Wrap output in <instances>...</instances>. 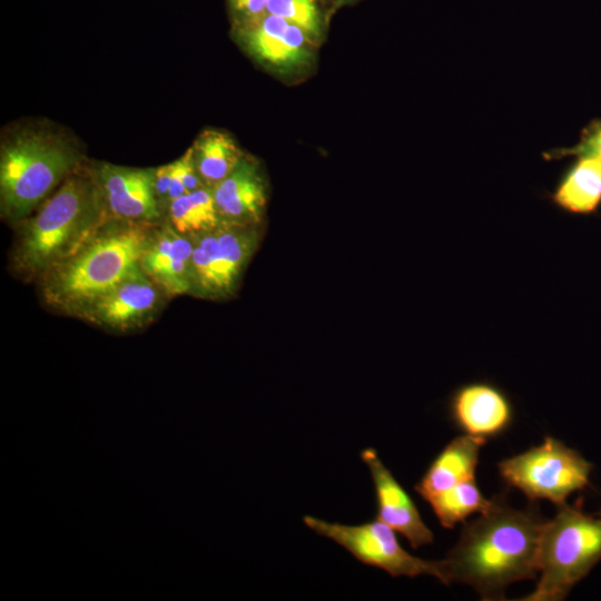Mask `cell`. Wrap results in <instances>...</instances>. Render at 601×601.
Listing matches in <instances>:
<instances>
[{"label": "cell", "mask_w": 601, "mask_h": 601, "mask_svg": "<svg viewBox=\"0 0 601 601\" xmlns=\"http://www.w3.org/2000/svg\"><path fill=\"white\" fill-rule=\"evenodd\" d=\"M167 299L140 267L91 302L77 318L109 332L128 333L148 326Z\"/></svg>", "instance_id": "9c48e42d"}, {"label": "cell", "mask_w": 601, "mask_h": 601, "mask_svg": "<svg viewBox=\"0 0 601 601\" xmlns=\"http://www.w3.org/2000/svg\"><path fill=\"white\" fill-rule=\"evenodd\" d=\"M154 225L106 220L81 247L38 280L43 303L58 313L77 317L91 302L140 268Z\"/></svg>", "instance_id": "3957f363"}, {"label": "cell", "mask_w": 601, "mask_h": 601, "mask_svg": "<svg viewBox=\"0 0 601 601\" xmlns=\"http://www.w3.org/2000/svg\"><path fill=\"white\" fill-rule=\"evenodd\" d=\"M239 24L266 13L267 0H229Z\"/></svg>", "instance_id": "603a6c76"}, {"label": "cell", "mask_w": 601, "mask_h": 601, "mask_svg": "<svg viewBox=\"0 0 601 601\" xmlns=\"http://www.w3.org/2000/svg\"><path fill=\"white\" fill-rule=\"evenodd\" d=\"M108 219L157 224L164 220L154 190V168L110 162L90 165Z\"/></svg>", "instance_id": "30bf717a"}, {"label": "cell", "mask_w": 601, "mask_h": 601, "mask_svg": "<svg viewBox=\"0 0 601 601\" xmlns=\"http://www.w3.org/2000/svg\"><path fill=\"white\" fill-rule=\"evenodd\" d=\"M552 200L570 213L594 211L601 204V160L577 158L554 190Z\"/></svg>", "instance_id": "e0dca14e"}, {"label": "cell", "mask_w": 601, "mask_h": 601, "mask_svg": "<svg viewBox=\"0 0 601 601\" xmlns=\"http://www.w3.org/2000/svg\"><path fill=\"white\" fill-rule=\"evenodd\" d=\"M545 521L532 508L518 510L492 499L447 553L452 581L472 587L483 600H503L511 583L536 578Z\"/></svg>", "instance_id": "6da1fadb"}, {"label": "cell", "mask_w": 601, "mask_h": 601, "mask_svg": "<svg viewBox=\"0 0 601 601\" xmlns=\"http://www.w3.org/2000/svg\"><path fill=\"white\" fill-rule=\"evenodd\" d=\"M76 141L49 127H20L2 136L0 214L16 226L85 165Z\"/></svg>", "instance_id": "277c9868"}, {"label": "cell", "mask_w": 601, "mask_h": 601, "mask_svg": "<svg viewBox=\"0 0 601 601\" xmlns=\"http://www.w3.org/2000/svg\"><path fill=\"white\" fill-rule=\"evenodd\" d=\"M450 414L464 434L487 439L502 434L513 420V407L506 394L484 382L457 388L450 401Z\"/></svg>", "instance_id": "5bb4252c"}, {"label": "cell", "mask_w": 601, "mask_h": 601, "mask_svg": "<svg viewBox=\"0 0 601 601\" xmlns=\"http://www.w3.org/2000/svg\"><path fill=\"white\" fill-rule=\"evenodd\" d=\"M190 237L194 245L190 295L215 300L234 295L258 246V226L220 224Z\"/></svg>", "instance_id": "52a82bcc"}, {"label": "cell", "mask_w": 601, "mask_h": 601, "mask_svg": "<svg viewBox=\"0 0 601 601\" xmlns=\"http://www.w3.org/2000/svg\"><path fill=\"white\" fill-rule=\"evenodd\" d=\"M213 189L220 224L258 226L267 204L265 176L254 158L246 155Z\"/></svg>", "instance_id": "4fadbf2b"}, {"label": "cell", "mask_w": 601, "mask_h": 601, "mask_svg": "<svg viewBox=\"0 0 601 601\" xmlns=\"http://www.w3.org/2000/svg\"><path fill=\"white\" fill-rule=\"evenodd\" d=\"M486 440L463 434L449 442L434 457L414 490L428 502L466 481L475 479L481 447Z\"/></svg>", "instance_id": "2e32d148"}, {"label": "cell", "mask_w": 601, "mask_h": 601, "mask_svg": "<svg viewBox=\"0 0 601 601\" xmlns=\"http://www.w3.org/2000/svg\"><path fill=\"white\" fill-rule=\"evenodd\" d=\"M174 174V161L161 165L157 168H154V190L156 194V197L158 199V203L160 205V208L165 210V205L168 196V191L170 188L171 179Z\"/></svg>", "instance_id": "cb8c5ba5"}, {"label": "cell", "mask_w": 601, "mask_h": 601, "mask_svg": "<svg viewBox=\"0 0 601 601\" xmlns=\"http://www.w3.org/2000/svg\"><path fill=\"white\" fill-rule=\"evenodd\" d=\"M164 220L186 236L216 228L220 219L213 189L201 187L174 199L165 209Z\"/></svg>", "instance_id": "d6986e66"}, {"label": "cell", "mask_w": 601, "mask_h": 601, "mask_svg": "<svg viewBox=\"0 0 601 601\" xmlns=\"http://www.w3.org/2000/svg\"><path fill=\"white\" fill-rule=\"evenodd\" d=\"M307 528L347 550L359 562L380 568L391 577L433 575L444 584L452 582L447 561L424 560L402 548L395 531L375 520L357 525L332 523L311 515L303 518Z\"/></svg>", "instance_id": "ba28073f"}, {"label": "cell", "mask_w": 601, "mask_h": 601, "mask_svg": "<svg viewBox=\"0 0 601 601\" xmlns=\"http://www.w3.org/2000/svg\"><path fill=\"white\" fill-rule=\"evenodd\" d=\"M597 515H600V516H601V510L597 513Z\"/></svg>", "instance_id": "d4e9b609"}, {"label": "cell", "mask_w": 601, "mask_h": 601, "mask_svg": "<svg viewBox=\"0 0 601 601\" xmlns=\"http://www.w3.org/2000/svg\"><path fill=\"white\" fill-rule=\"evenodd\" d=\"M193 240L166 220L154 225L140 267L168 296L190 294Z\"/></svg>", "instance_id": "8fae6325"}, {"label": "cell", "mask_w": 601, "mask_h": 601, "mask_svg": "<svg viewBox=\"0 0 601 601\" xmlns=\"http://www.w3.org/2000/svg\"><path fill=\"white\" fill-rule=\"evenodd\" d=\"M266 12L297 26L308 39L322 32V19L315 0H267Z\"/></svg>", "instance_id": "44dd1931"}, {"label": "cell", "mask_w": 601, "mask_h": 601, "mask_svg": "<svg viewBox=\"0 0 601 601\" xmlns=\"http://www.w3.org/2000/svg\"><path fill=\"white\" fill-rule=\"evenodd\" d=\"M573 156L592 157L601 160V119L591 122L581 134L579 141L569 148H558L544 154L546 159Z\"/></svg>", "instance_id": "7402d4cb"}, {"label": "cell", "mask_w": 601, "mask_h": 601, "mask_svg": "<svg viewBox=\"0 0 601 601\" xmlns=\"http://www.w3.org/2000/svg\"><path fill=\"white\" fill-rule=\"evenodd\" d=\"M441 525L452 529L473 513H483L492 504L479 489L475 479L466 481L428 501Z\"/></svg>", "instance_id": "ffe728a7"}, {"label": "cell", "mask_w": 601, "mask_h": 601, "mask_svg": "<svg viewBox=\"0 0 601 601\" xmlns=\"http://www.w3.org/2000/svg\"><path fill=\"white\" fill-rule=\"evenodd\" d=\"M106 220L99 187L90 165L85 164L14 226L12 273L26 282H38L81 247Z\"/></svg>", "instance_id": "7a4b0ae2"}, {"label": "cell", "mask_w": 601, "mask_h": 601, "mask_svg": "<svg viewBox=\"0 0 601 601\" xmlns=\"http://www.w3.org/2000/svg\"><path fill=\"white\" fill-rule=\"evenodd\" d=\"M592 467L578 451L552 436L497 464L509 486L520 490L530 501L548 500L558 506L589 485Z\"/></svg>", "instance_id": "8992f818"}, {"label": "cell", "mask_w": 601, "mask_h": 601, "mask_svg": "<svg viewBox=\"0 0 601 601\" xmlns=\"http://www.w3.org/2000/svg\"><path fill=\"white\" fill-rule=\"evenodd\" d=\"M191 150L196 170L209 188L228 176L245 155L228 134L216 129L204 130Z\"/></svg>", "instance_id": "ac0fdd59"}, {"label": "cell", "mask_w": 601, "mask_h": 601, "mask_svg": "<svg viewBox=\"0 0 601 601\" xmlns=\"http://www.w3.org/2000/svg\"><path fill=\"white\" fill-rule=\"evenodd\" d=\"M239 36L253 55L262 61L290 69L311 58L308 38L302 29L270 13L239 24Z\"/></svg>", "instance_id": "9a60e30c"}, {"label": "cell", "mask_w": 601, "mask_h": 601, "mask_svg": "<svg viewBox=\"0 0 601 601\" xmlns=\"http://www.w3.org/2000/svg\"><path fill=\"white\" fill-rule=\"evenodd\" d=\"M361 459L367 465L376 496V519L404 535L413 549L431 544L433 532L423 522L408 493L384 465L374 449H366Z\"/></svg>", "instance_id": "7c38bea8"}, {"label": "cell", "mask_w": 601, "mask_h": 601, "mask_svg": "<svg viewBox=\"0 0 601 601\" xmlns=\"http://www.w3.org/2000/svg\"><path fill=\"white\" fill-rule=\"evenodd\" d=\"M601 560V516L578 504L559 505L546 520L539 549L540 578L524 601H561Z\"/></svg>", "instance_id": "5b68a950"}]
</instances>
